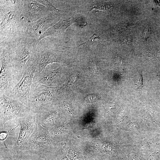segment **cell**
I'll return each instance as SVG.
<instances>
[{
	"label": "cell",
	"mask_w": 160,
	"mask_h": 160,
	"mask_svg": "<svg viewBox=\"0 0 160 160\" xmlns=\"http://www.w3.org/2000/svg\"><path fill=\"white\" fill-rule=\"evenodd\" d=\"M16 14L15 11H10L6 13L1 24V32L11 28L12 25L15 24Z\"/></svg>",
	"instance_id": "14"
},
{
	"label": "cell",
	"mask_w": 160,
	"mask_h": 160,
	"mask_svg": "<svg viewBox=\"0 0 160 160\" xmlns=\"http://www.w3.org/2000/svg\"><path fill=\"white\" fill-rule=\"evenodd\" d=\"M27 41H22L18 47L8 50L11 63L18 82L35 60L37 45L36 40L34 39L31 42Z\"/></svg>",
	"instance_id": "1"
},
{
	"label": "cell",
	"mask_w": 160,
	"mask_h": 160,
	"mask_svg": "<svg viewBox=\"0 0 160 160\" xmlns=\"http://www.w3.org/2000/svg\"><path fill=\"white\" fill-rule=\"evenodd\" d=\"M52 18V15L48 14L38 21L32 23L29 25L28 28L29 33L38 38L40 37L51 27Z\"/></svg>",
	"instance_id": "13"
},
{
	"label": "cell",
	"mask_w": 160,
	"mask_h": 160,
	"mask_svg": "<svg viewBox=\"0 0 160 160\" xmlns=\"http://www.w3.org/2000/svg\"><path fill=\"white\" fill-rule=\"evenodd\" d=\"M35 61L37 68L34 76L41 74L50 64L54 62H64V57L60 53L47 48L36 50Z\"/></svg>",
	"instance_id": "7"
},
{
	"label": "cell",
	"mask_w": 160,
	"mask_h": 160,
	"mask_svg": "<svg viewBox=\"0 0 160 160\" xmlns=\"http://www.w3.org/2000/svg\"><path fill=\"white\" fill-rule=\"evenodd\" d=\"M33 110L23 103L3 94H0V129L2 132L7 123L19 125V119Z\"/></svg>",
	"instance_id": "2"
},
{
	"label": "cell",
	"mask_w": 160,
	"mask_h": 160,
	"mask_svg": "<svg viewBox=\"0 0 160 160\" xmlns=\"http://www.w3.org/2000/svg\"><path fill=\"white\" fill-rule=\"evenodd\" d=\"M48 129L41 126L37 120L34 131L19 150L38 153L49 151L52 147Z\"/></svg>",
	"instance_id": "4"
},
{
	"label": "cell",
	"mask_w": 160,
	"mask_h": 160,
	"mask_svg": "<svg viewBox=\"0 0 160 160\" xmlns=\"http://www.w3.org/2000/svg\"><path fill=\"white\" fill-rule=\"evenodd\" d=\"M17 82L10 52L8 50H3L1 53L0 94L6 95Z\"/></svg>",
	"instance_id": "6"
},
{
	"label": "cell",
	"mask_w": 160,
	"mask_h": 160,
	"mask_svg": "<svg viewBox=\"0 0 160 160\" xmlns=\"http://www.w3.org/2000/svg\"><path fill=\"white\" fill-rule=\"evenodd\" d=\"M25 15L32 22L47 15L49 11L47 8L36 1H24Z\"/></svg>",
	"instance_id": "12"
},
{
	"label": "cell",
	"mask_w": 160,
	"mask_h": 160,
	"mask_svg": "<svg viewBox=\"0 0 160 160\" xmlns=\"http://www.w3.org/2000/svg\"><path fill=\"white\" fill-rule=\"evenodd\" d=\"M33 111L36 115L37 121L43 127L49 129L54 125L57 112L52 105L40 106Z\"/></svg>",
	"instance_id": "10"
},
{
	"label": "cell",
	"mask_w": 160,
	"mask_h": 160,
	"mask_svg": "<svg viewBox=\"0 0 160 160\" xmlns=\"http://www.w3.org/2000/svg\"><path fill=\"white\" fill-rule=\"evenodd\" d=\"M132 42V39L131 38H129L126 39L123 43V44L126 45H130Z\"/></svg>",
	"instance_id": "20"
},
{
	"label": "cell",
	"mask_w": 160,
	"mask_h": 160,
	"mask_svg": "<svg viewBox=\"0 0 160 160\" xmlns=\"http://www.w3.org/2000/svg\"><path fill=\"white\" fill-rule=\"evenodd\" d=\"M1 135H0V138H1V141H3L5 140L6 138L8 136V133L6 132H1Z\"/></svg>",
	"instance_id": "19"
},
{
	"label": "cell",
	"mask_w": 160,
	"mask_h": 160,
	"mask_svg": "<svg viewBox=\"0 0 160 160\" xmlns=\"http://www.w3.org/2000/svg\"><path fill=\"white\" fill-rule=\"evenodd\" d=\"M92 7L89 10V12L94 9H98L100 10H104L109 8V6L106 5L101 2L97 1L93 2Z\"/></svg>",
	"instance_id": "16"
},
{
	"label": "cell",
	"mask_w": 160,
	"mask_h": 160,
	"mask_svg": "<svg viewBox=\"0 0 160 160\" xmlns=\"http://www.w3.org/2000/svg\"><path fill=\"white\" fill-rule=\"evenodd\" d=\"M151 29L150 26L148 25L145 28L142 36V39L145 40L149 36Z\"/></svg>",
	"instance_id": "18"
},
{
	"label": "cell",
	"mask_w": 160,
	"mask_h": 160,
	"mask_svg": "<svg viewBox=\"0 0 160 160\" xmlns=\"http://www.w3.org/2000/svg\"><path fill=\"white\" fill-rule=\"evenodd\" d=\"M79 20V17L76 16L70 17L67 19L60 20L50 28L41 36L36 40L37 44L45 37L49 36H57L63 34L68 27Z\"/></svg>",
	"instance_id": "11"
},
{
	"label": "cell",
	"mask_w": 160,
	"mask_h": 160,
	"mask_svg": "<svg viewBox=\"0 0 160 160\" xmlns=\"http://www.w3.org/2000/svg\"><path fill=\"white\" fill-rule=\"evenodd\" d=\"M135 85L138 89H142L143 86V77L141 73H138L136 78Z\"/></svg>",
	"instance_id": "17"
},
{
	"label": "cell",
	"mask_w": 160,
	"mask_h": 160,
	"mask_svg": "<svg viewBox=\"0 0 160 160\" xmlns=\"http://www.w3.org/2000/svg\"><path fill=\"white\" fill-rule=\"evenodd\" d=\"M42 4L45 6L49 11L52 13H59L60 10L55 7L49 1L46 0H39L36 1Z\"/></svg>",
	"instance_id": "15"
},
{
	"label": "cell",
	"mask_w": 160,
	"mask_h": 160,
	"mask_svg": "<svg viewBox=\"0 0 160 160\" xmlns=\"http://www.w3.org/2000/svg\"><path fill=\"white\" fill-rule=\"evenodd\" d=\"M36 121V115L33 111L19 119L20 130L15 145L16 149L19 150L32 134L35 127Z\"/></svg>",
	"instance_id": "8"
},
{
	"label": "cell",
	"mask_w": 160,
	"mask_h": 160,
	"mask_svg": "<svg viewBox=\"0 0 160 160\" xmlns=\"http://www.w3.org/2000/svg\"><path fill=\"white\" fill-rule=\"evenodd\" d=\"M55 89L54 87L33 82L29 95L31 109L33 111L40 106L52 105L56 100Z\"/></svg>",
	"instance_id": "5"
},
{
	"label": "cell",
	"mask_w": 160,
	"mask_h": 160,
	"mask_svg": "<svg viewBox=\"0 0 160 160\" xmlns=\"http://www.w3.org/2000/svg\"><path fill=\"white\" fill-rule=\"evenodd\" d=\"M64 75V69L61 67L53 69L46 68L41 74L34 76L33 82L54 87L60 83Z\"/></svg>",
	"instance_id": "9"
},
{
	"label": "cell",
	"mask_w": 160,
	"mask_h": 160,
	"mask_svg": "<svg viewBox=\"0 0 160 160\" xmlns=\"http://www.w3.org/2000/svg\"><path fill=\"white\" fill-rule=\"evenodd\" d=\"M36 68L34 61L25 71L20 80L6 95L20 101L30 109L29 95Z\"/></svg>",
	"instance_id": "3"
}]
</instances>
